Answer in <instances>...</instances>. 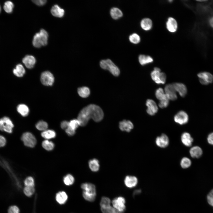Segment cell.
I'll return each instance as SVG.
<instances>
[{"instance_id":"obj_1","label":"cell","mask_w":213,"mask_h":213,"mask_svg":"<svg viewBox=\"0 0 213 213\" xmlns=\"http://www.w3.org/2000/svg\"><path fill=\"white\" fill-rule=\"evenodd\" d=\"M104 113L101 108L94 104H90L83 108L78 116L80 126H84L87 124L89 120L92 119L94 121L98 122L103 119Z\"/></svg>"},{"instance_id":"obj_2","label":"cell","mask_w":213,"mask_h":213,"mask_svg":"<svg viewBox=\"0 0 213 213\" xmlns=\"http://www.w3.org/2000/svg\"><path fill=\"white\" fill-rule=\"evenodd\" d=\"M81 187L83 190V196L84 198L89 201H94L96 195L95 185L91 183H85L81 184Z\"/></svg>"},{"instance_id":"obj_3","label":"cell","mask_w":213,"mask_h":213,"mask_svg":"<svg viewBox=\"0 0 213 213\" xmlns=\"http://www.w3.org/2000/svg\"><path fill=\"white\" fill-rule=\"evenodd\" d=\"M48 37L47 32L43 29H41L34 36L32 42L33 46L36 48H40L46 45L48 43Z\"/></svg>"},{"instance_id":"obj_4","label":"cell","mask_w":213,"mask_h":213,"mask_svg":"<svg viewBox=\"0 0 213 213\" xmlns=\"http://www.w3.org/2000/svg\"><path fill=\"white\" fill-rule=\"evenodd\" d=\"M100 65L103 69L109 70L115 76H118L120 74L119 68L109 59L102 60L100 62Z\"/></svg>"},{"instance_id":"obj_5","label":"cell","mask_w":213,"mask_h":213,"mask_svg":"<svg viewBox=\"0 0 213 213\" xmlns=\"http://www.w3.org/2000/svg\"><path fill=\"white\" fill-rule=\"evenodd\" d=\"M152 79L156 83L164 84L166 81V76L165 74L161 72L160 69L157 67H155L154 70L151 74Z\"/></svg>"},{"instance_id":"obj_6","label":"cell","mask_w":213,"mask_h":213,"mask_svg":"<svg viewBox=\"0 0 213 213\" xmlns=\"http://www.w3.org/2000/svg\"><path fill=\"white\" fill-rule=\"evenodd\" d=\"M14 125L11 120L7 117L0 119V130L7 133H12Z\"/></svg>"},{"instance_id":"obj_7","label":"cell","mask_w":213,"mask_h":213,"mask_svg":"<svg viewBox=\"0 0 213 213\" xmlns=\"http://www.w3.org/2000/svg\"><path fill=\"white\" fill-rule=\"evenodd\" d=\"M21 140L25 146L30 148L34 147L37 142L35 136L29 132L24 133L21 136Z\"/></svg>"},{"instance_id":"obj_8","label":"cell","mask_w":213,"mask_h":213,"mask_svg":"<svg viewBox=\"0 0 213 213\" xmlns=\"http://www.w3.org/2000/svg\"><path fill=\"white\" fill-rule=\"evenodd\" d=\"M200 83L204 85H208L213 82V75L207 72H202L197 74Z\"/></svg>"},{"instance_id":"obj_9","label":"cell","mask_w":213,"mask_h":213,"mask_svg":"<svg viewBox=\"0 0 213 213\" xmlns=\"http://www.w3.org/2000/svg\"><path fill=\"white\" fill-rule=\"evenodd\" d=\"M112 203L113 206L121 213H122L125 211V200L123 197L121 196L116 197L113 199Z\"/></svg>"},{"instance_id":"obj_10","label":"cell","mask_w":213,"mask_h":213,"mask_svg":"<svg viewBox=\"0 0 213 213\" xmlns=\"http://www.w3.org/2000/svg\"><path fill=\"white\" fill-rule=\"evenodd\" d=\"M41 81L42 84L46 86H51L54 82V77L53 74L49 71H46L42 73Z\"/></svg>"},{"instance_id":"obj_11","label":"cell","mask_w":213,"mask_h":213,"mask_svg":"<svg viewBox=\"0 0 213 213\" xmlns=\"http://www.w3.org/2000/svg\"><path fill=\"white\" fill-rule=\"evenodd\" d=\"M174 119L176 123L180 125H183L188 122L189 118L186 112L183 111H180L175 115Z\"/></svg>"},{"instance_id":"obj_12","label":"cell","mask_w":213,"mask_h":213,"mask_svg":"<svg viewBox=\"0 0 213 213\" xmlns=\"http://www.w3.org/2000/svg\"><path fill=\"white\" fill-rule=\"evenodd\" d=\"M165 93L169 100L174 101L177 98V96L172 84H167L164 88Z\"/></svg>"},{"instance_id":"obj_13","label":"cell","mask_w":213,"mask_h":213,"mask_svg":"<svg viewBox=\"0 0 213 213\" xmlns=\"http://www.w3.org/2000/svg\"><path fill=\"white\" fill-rule=\"evenodd\" d=\"M146 105L147 107L146 112L149 115H154L158 112V106L155 102L153 100L147 99L146 102Z\"/></svg>"},{"instance_id":"obj_14","label":"cell","mask_w":213,"mask_h":213,"mask_svg":"<svg viewBox=\"0 0 213 213\" xmlns=\"http://www.w3.org/2000/svg\"><path fill=\"white\" fill-rule=\"evenodd\" d=\"M169 142L168 137L164 134H162L160 136L157 137L155 140V143L157 146L162 148L167 147L168 146Z\"/></svg>"},{"instance_id":"obj_15","label":"cell","mask_w":213,"mask_h":213,"mask_svg":"<svg viewBox=\"0 0 213 213\" xmlns=\"http://www.w3.org/2000/svg\"><path fill=\"white\" fill-rule=\"evenodd\" d=\"M110 199L106 197H103L101 199L100 205L101 212L103 213H108L111 207Z\"/></svg>"},{"instance_id":"obj_16","label":"cell","mask_w":213,"mask_h":213,"mask_svg":"<svg viewBox=\"0 0 213 213\" xmlns=\"http://www.w3.org/2000/svg\"><path fill=\"white\" fill-rule=\"evenodd\" d=\"M166 28L167 30L171 33L175 32L178 28V23L176 20L173 17L168 18L166 23Z\"/></svg>"},{"instance_id":"obj_17","label":"cell","mask_w":213,"mask_h":213,"mask_svg":"<svg viewBox=\"0 0 213 213\" xmlns=\"http://www.w3.org/2000/svg\"><path fill=\"white\" fill-rule=\"evenodd\" d=\"M133 123L130 120H123L120 121L119 127L122 131L130 132L133 128Z\"/></svg>"},{"instance_id":"obj_18","label":"cell","mask_w":213,"mask_h":213,"mask_svg":"<svg viewBox=\"0 0 213 213\" xmlns=\"http://www.w3.org/2000/svg\"><path fill=\"white\" fill-rule=\"evenodd\" d=\"M22 62L27 68L32 69L36 63V59L33 56L27 55L23 58Z\"/></svg>"},{"instance_id":"obj_19","label":"cell","mask_w":213,"mask_h":213,"mask_svg":"<svg viewBox=\"0 0 213 213\" xmlns=\"http://www.w3.org/2000/svg\"><path fill=\"white\" fill-rule=\"evenodd\" d=\"M176 92H178L182 97H185L187 93V90L186 86L181 83H172Z\"/></svg>"},{"instance_id":"obj_20","label":"cell","mask_w":213,"mask_h":213,"mask_svg":"<svg viewBox=\"0 0 213 213\" xmlns=\"http://www.w3.org/2000/svg\"><path fill=\"white\" fill-rule=\"evenodd\" d=\"M124 183L127 187L132 188L137 185L138 179L136 177L134 176H127L125 179Z\"/></svg>"},{"instance_id":"obj_21","label":"cell","mask_w":213,"mask_h":213,"mask_svg":"<svg viewBox=\"0 0 213 213\" xmlns=\"http://www.w3.org/2000/svg\"><path fill=\"white\" fill-rule=\"evenodd\" d=\"M181 141L185 146L189 147L191 146L193 139L190 134L187 132L183 133L181 136Z\"/></svg>"},{"instance_id":"obj_22","label":"cell","mask_w":213,"mask_h":213,"mask_svg":"<svg viewBox=\"0 0 213 213\" xmlns=\"http://www.w3.org/2000/svg\"><path fill=\"white\" fill-rule=\"evenodd\" d=\"M51 12L53 16L58 17H62L64 13V10L57 4L52 7Z\"/></svg>"},{"instance_id":"obj_23","label":"cell","mask_w":213,"mask_h":213,"mask_svg":"<svg viewBox=\"0 0 213 213\" xmlns=\"http://www.w3.org/2000/svg\"><path fill=\"white\" fill-rule=\"evenodd\" d=\"M57 201L60 204H63L67 201L68 199V196L65 192L60 191L58 192L55 197Z\"/></svg>"},{"instance_id":"obj_24","label":"cell","mask_w":213,"mask_h":213,"mask_svg":"<svg viewBox=\"0 0 213 213\" xmlns=\"http://www.w3.org/2000/svg\"><path fill=\"white\" fill-rule=\"evenodd\" d=\"M152 22L151 20L148 18H145L141 21L140 25L143 30L148 31L151 29L152 27Z\"/></svg>"},{"instance_id":"obj_25","label":"cell","mask_w":213,"mask_h":213,"mask_svg":"<svg viewBox=\"0 0 213 213\" xmlns=\"http://www.w3.org/2000/svg\"><path fill=\"white\" fill-rule=\"evenodd\" d=\"M189 152L191 156L194 158L199 157L202 154V149L198 146H194L192 147L190 149Z\"/></svg>"},{"instance_id":"obj_26","label":"cell","mask_w":213,"mask_h":213,"mask_svg":"<svg viewBox=\"0 0 213 213\" xmlns=\"http://www.w3.org/2000/svg\"><path fill=\"white\" fill-rule=\"evenodd\" d=\"M138 61L140 64L144 65L152 63L153 60L151 56L144 54H141L138 57Z\"/></svg>"},{"instance_id":"obj_27","label":"cell","mask_w":213,"mask_h":213,"mask_svg":"<svg viewBox=\"0 0 213 213\" xmlns=\"http://www.w3.org/2000/svg\"><path fill=\"white\" fill-rule=\"evenodd\" d=\"M25 70L23 66L21 64H18L16 66L15 68L13 70V74L18 77H22L25 74Z\"/></svg>"},{"instance_id":"obj_28","label":"cell","mask_w":213,"mask_h":213,"mask_svg":"<svg viewBox=\"0 0 213 213\" xmlns=\"http://www.w3.org/2000/svg\"><path fill=\"white\" fill-rule=\"evenodd\" d=\"M17 109L18 113L23 117L27 116L29 113V110L28 107L24 104L18 105Z\"/></svg>"},{"instance_id":"obj_29","label":"cell","mask_w":213,"mask_h":213,"mask_svg":"<svg viewBox=\"0 0 213 213\" xmlns=\"http://www.w3.org/2000/svg\"><path fill=\"white\" fill-rule=\"evenodd\" d=\"M110 14L112 17L114 19H118L122 17L123 15L121 10L116 7H113L111 9Z\"/></svg>"},{"instance_id":"obj_30","label":"cell","mask_w":213,"mask_h":213,"mask_svg":"<svg viewBox=\"0 0 213 213\" xmlns=\"http://www.w3.org/2000/svg\"><path fill=\"white\" fill-rule=\"evenodd\" d=\"M78 93L80 97L85 98L88 97L89 96L90 91L88 87L83 86L78 88Z\"/></svg>"},{"instance_id":"obj_31","label":"cell","mask_w":213,"mask_h":213,"mask_svg":"<svg viewBox=\"0 0 213 213\" xmlns=\"http://www.w3.org/2000/svg\"><path fill=\"white\" fill-rule=\"evenodd\" d=\"M56 135L55 131L52 130H46L41 133V136L46 140L54 138Z\"/></svg>"},{"instance_id":"obj_32","label":"cell","mask_w":213,"mask_h":213,"mask_svg":"<svg viewBox=\"0 0 213 213\" xmlns=\"http://www.w3.org/2000/svg\"><path fill=\"white\" fill-rule=\"evenodd\" d=\"M88 164L90 168L92 171L97 172L99 169V161L96 159H93L90 160Z\"/></svg>"},{"instance_id":"obj_33","label":"cell","mask_w":213,"mask_h":213,"mask_svg":"<svg viewBox=\"0 0 213 213\" xmlns=\"http://www.w3.org/2000/svg\"><path fill=\"white\" fill-rule=\"evenodd\" d=\"M155 96L156 98L159 101L168 98L164 91L162 88H158L156 90Z\"/></svg>"},{"instance_id":"obj_34","label":"cell","mask_w":213,"mask_h":213,"mask_svg":"<svg viewBox=\"0 0 213 213\" xmlns=\"http://www.w3.org/2000/svg\"><path fill=\"white\" fill-rule=\"evenodd\" d=\"M42 145L44 149L49 151L52 150L54 147V143L48 140L43 141L42 142Z\"/></svg>"},{"instance_id":"obj_35","label":"cell","mask_w":213,"mask_h":213,"mask_svg":"<svg viewBox=\"0 0 213 213\" xmlns=\"http://www.w3.org/2000/svg\"><path fill=\"white\" fill-rule=\"evenodd\" d=\"M63 180L64 183L65 185L69 186L73 184L74 182L75 179L72 175L68 174L64 176Z\"/></svg>"},{"instance_id":"obj_36","label":"cell","mask_w":213,"mask_h":213,"mask_svg":"<svg viewBox=\"0 0 213 213\" xmlns=\"http://www.w3.org/2000/svg\"><path fill=\"white\" fill-rule=\"evenodd\" d=\"M14 7L13 3L10 1H7L4 3L3 8L5 12L10 13L12 12Z\"/></svg>"},{"instance_id":"obj_37","label":"cell","mask_w":213,"mask_h":213,"mask_svg":"<svg viewBox=\"0 0 213 213\" xmlns=\"http://www.w3.org/2000/svg\"><path fill=\"white\" fill-rule=\"evenodd\" d=\"M36 128L39 130L44 131L48 128V125L46 122L41 120L38 122L36 125Z\"/></svg>"},{"instance_id":"obj_38","label":"cell","mask_w":213,"mask_h":213,"mask_svg":"<svg viewBox=\"0 0 213 213\" xmlns=\"http://www.w3.org/2000/svg\"><path fill=\"white\" fill-rule=\"evenodd\" d=\"M191 164V162L190 159L186 157H184L182 158L180 162L181 166L184 169L189 167Z\"/></svg>"},{"instance_id":"obj_39","label":"cell","mask_w":213,"mask_h":213,"mask_svg":"<svg viewBox=\"0 0 213 213\" xmlns=\"http://www.w3.org/2000/svg\"><path fill=\"white\" fill-rule=\"evenodd\" d=\"M23 192L27 196H31L35 192L34 186H25L24 188Z\"/></svg>"},{"instance_id":"obj_40","label":"cell","mask_w":213,"mask_h":213,"mask_svg":"<svg viewBox=\"0 0 213 213\" xmlns=\"http://www.w3.org/2000/svg\"><path fill=\"white\" fill-rule=\"evenodd\" d=\"M129 40L130 42L134 43L137 44L140 42L141 39L139 36L136 33H133L129 36Z\"/></svg>"},{"instance_id":"obj_41","label":"cell","mask_w":213,"mask_h":213,"mask_svg":"<svg viewBox=\"0 0 213 213\" xmlns=\"http://www.w3.org/2000/svg\"><path fill=\"white\" fill-rule=\"evenodd\" d=\"M79 126H80V123L77 119H74L69 122L68 127L75 131Z\"/></svg>"},{"instance_id":"obj_42","label":"cell","mask_w":213,"mask_h":213,"mask_svg":"<svg viewBox=\"0 0 213 213\" xmlns=\"http://www.w3.org/2000/svg\"><path fill=\"white\" fill-rule=\"evenodd\" d=\"M24 183L25 186H34V179L31 176L26 178L24 180Z\"/></svg>"},{"instance_id":"obj_43","label":"cell","mask_w":213,"mask_h":213,"mask_svg":"<svg viewBox=\"0 0 213 213\" xmlns=\"http://www.w3.org/2000/svg\"><path fill=\"white\" fill-rule=\"evenodd\" d=\"M169 99L168 98L160 101L158 105L161 108H164L167 107L169 104Z\"/></svg>"},{"instance_id":"obj_44","label":"cell","mask_w":213,"mask_h":213,"mask_svg":"<svg viewBox=\"0 0 213 213\" xmlns=\"http://www.w3.org/2000/svg\"><path fill=\"white\" fill-rule=\"evenodd\" d=\"M207 200L208 204L213 207V189L208 194L207 196Z\"/></svg>"},{"instance_id":"obj_45","label":"cell","mask_w":213,"mask_h":213,"mask_svg":"<svg viewBox=\"0 0 213 213\" xmlns=\"http://www.w3.org/2000/svg\"><path fill=\"white\" fill-rule=\"evenodd\" d=\"M8 213H20V210L17 206H12L9 208Z\"/></svg>"},{"instance_id":"obj_46","label":"cell","mask_w":213,"mask_h":213,"mask_svg":"<svg viewBox=\"0 0 213 213\" xmlns=\"http://www.w3.org/2000/svg\"><path fill=\"white\" fill-rule=\"evenodd\" d=\"M32 1L36 5L39 6H42L45 4L47 1L46 0H33Z\"/></svg>"},{"instance_id":"obj_47","label":"cell","mask_w":213,"mask_h":213,"mask_svg":"<svg viewBox=\"0 0 213 213\" xmlns=\"http://www.w3.org/2000/svg\"><path fill=\"white\" fill-rule=\"evenodd\" d=\"M6 143V140L5 138L2 135H0V147L4 146Z\"/></svg>"},{"instance_id":"obj_48","label":"cell","mask_w":213,"mask_h":213,"mask_svg":"<svg viewBox=\"0 0 213 213\" xmlns=\"http://www.w3.org/2000/svg\"><path fill=\"white\" fill-rule=\"evenodd\" d=\"M69 122L67 121H62L60 125L61 128L63 129H66L69 126Z\"/></svg>"},{"instance_id":"obj_49","label":"cell","mask_w":213,"mask_h":213,"mask_svg":"<svg viewBox=\"0 0 213 213\" xmlns=\"http://www.w3.org/2000/svg\"><path fill=\"white\" fill-rule=\"evenodd\" d=\"M65 132L69 136L74 135L75 133V131L69 127L65 130Z\"/></svg>"},{"instance_id":"obj_50","label":"cell","mask_w":213,"mask_h":213,"mask_svg":"<svg viewBox=\"0 0 213 213\" xmlns=\"http://www.w3.org/2000/svg\"><path fill=\"white\" fill-rule=\"evenodd\" d=\"M207 139L208 142L210 144L213 145V132L209 135Z\"/></svg>"},{"instance_id":"obj_51","label":"cell","mask_w":213,"mask_h":213,"mask_svg":"<svg viewBox=\"0 0 213 213\" xmlns=\"http://www.w3.org/2000/svg\"><path fill=\"white\" fill-rule=\"evenodd\" d=\"M108 213H121L119 211L114 207L113 206L111 207Z\"/></svg>"},{"instance_id":"obj_52","label":"cell","mask_w":213,"mask_h":213,"mask_svg":"<svg viewBox=\"0 0 213 213\" xmlns=\"http://www.w3.org/2000/svg\"><path fill=\"white\" fill-rule=\"evenodd\" d=\"M141 192V190H135L133 193V195H135L139 194Z\"/></svg>"},{"instance_id":"obj_53","label":"cell","mask_w":213,"mask_h":213,"mask_svg":"<svg viewBox=\"0 0 213 213\" xmlns=\"http://www.w3.org/2000/svg\"><path fill=\"white\" fill-rule=\"evenodd\" d=\"M209 23L211 27L213 28V17L210 19Z\"/></svg>"},{"instance_id":"obj_54","label":"cell","mask_w":213,"mask_h":213,"mask_svg":"<svg viewBox=\"0 0 213 213\" xmlns=\"http://www.w3.org/2000/svg\"><path fill=\"white\" fill-rule=\"evenodd\" d=\"M197 1H199V2H203V1H207V0H197Z\"/></svg>"},{"instance_id":"obj_55","label":"cell","mask_w":213,"mask_h":213,"mask_svg":"<svg viewBox=\"0 0 213 213\" xmlns=\"http://www.w3.org/2000/svg\"><path fill=\"white\" fill-rule=\"evenodd\" d=\"M1 8L0 6V13L1 12Z\"/></svg>"},{"instance_id":"obj_56","label":"cell","mask_w":213,"mask_h":213,"mask_svg":"<svg viewBox=\"0 0 213 213\" xmlns=\"http://www.w3.org/2000/svg\"><path fill=\"white\" fill-rule=\"evenodd\" d=\"M169 1L170 2H171L172 1V0H169Z\"/></svg>"},{"instance_id":"obj_57","label":"cell","mask_w":213,"mask_h":213,"mask_svg":"<svg viewBox=\"0 0 213 213\" xmlns=\"http://www.w3.org/2000/svg\"></svg>"}]
</instances>
